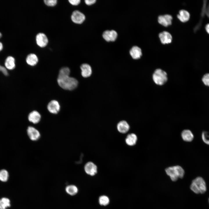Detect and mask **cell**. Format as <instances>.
Listing matches in <instances>:
<instances>
[{"instance_id":"6da1fadb","label":"cell","mask_w":209,"mask_h":209,"mask_svg":"<svg viewBox=\"0 0 209 209\" xmlns=\"http://www.w3.org/2000/svg\"><path fill=\"white\" fill-rule=\"evenodd\" d=\"M70 70L67 67L61 68L59 72L57 82L62 88L69 90L75 89L78 84V82L75 78L69 76Z\"/></svg>"},{"instance_id":"7a4b0ae2","label":"cell","mask_w":209,"mask_h":209,"mask_svg":"<svg viewBox=\"0 0 209 209\" xmlns=\"http://www.w3.org/2000/svg\"><path fill=\"white\" fill-rule=\"evenodd\" d=\"M190 188L192 191L197 194H203L206 190L205 182L201 177H197L192 181Z\"/></svg>"},{"instance_id":"3957f363","label":"cell","mask_w":209,"mask_h":209,"mask_svg":"<svg viewBox=\"0 0 209 209\" xmlns=\"http://www.w3.org/2000/svg\"><path fill=\"white\" fill-rule=\"evenodd\" d=\"M167 174L169 176L171 180L174 181H177L179 178H182L184 174L183 169L179 165L170 167L165 169Z\"/></svg>"},{"instance_id":"277c9868","label":"cell","mask_w":209,"mask_h":209,"mask_svg":"<svg viewBox=\"0 0 209 209\" xmlns=\"http://www.w3.org/2000/svg\"><path fill=\"white\" fill-rule=\"evenodd\" d=\"M152 78L156 84L158 85H162L167 81V74L165 71L158 69L154 71L153 74Z\"/></svg>"},{"instance_id":"5b68a950","label":"cell","mask_w":209,"mask_h":209,"mask_svg":"<svg viewBox=\"0 0 209 209\" xmlns=\"http://www.w3.org/2000/svg\"><path fill=\"white\" fill-rule=\"evenodd\" d=\"M84 15L80 11L76 10L72 13L71 19L72 21L74 23L77 24H81L85 19Z\"/></svg>"},{"instance_id":"8992f818","label":"cell","mask_w":209,"mask_h":209,"mask_svg":"<svg viewBox=\"0 0 209 209\" xmlns=\"http://www.w3.org/2000/svg\"><path fill=\"white\" fill-rule=\"evenodd\" d=\"M36 41L38 46L41 48L45 47L48 43V39L47 36L43 33H39L37 35Z\"/></svg>"},{"instance_id":"52a82bcc","label":"cell","mask_w":209,"mask_h":209,"mask_svg":"<svg viewBox=\"0 0 209 209\" xmlns=\"http://www.w3.org/2000/svg\"><path fill=\"white\" fill-rule=\"evenodd\" d=\"M27 132L29 138L33 141L37 140L39 139L40 136L39 131L33 127H28L27 128Z\"/></svg>"},{"instance_id":"ba28073f","label":"cell","mask_w":209,"mask_h":209,"mask_svg":"<svg viewBox=\"0 0 209 209\" xmlns=\"http://www.w3.org/2000/svg\"><path fill=\"white\" fill-rule=\"evenodd\" d=\"M84 169L87 174L91 176L95 175L97 172V166L91 162H88L85 165Z\"/></svg>"},{"instance_id":"9c48e42d","label":"cell","mask_w":209,"mask_h":209,"mask_svg":"<svg viewBox=\"0 0 209 209\" xmlns=\"http://www.w3.org/2000/svg\"><path fill=\"white\" fill-rule=\"evenodd\" d=\"M172 16L169 14L159 15L158 17V23L163 26L167 27L172 24Z\"/></svg>"},{"instance_id":"30bf717a","label":"cell","mask_w":209,"mask_h":209,"mask_svg":"<svg viewBox=\"0 0 209 209\" xmlns=\"http://www.w3.org/2000/svg\"><path fill=\"white\" fill-rule=\"evenodd\" d=\"M47 109L51 113L57 114L60 110V106L57 101L53 100L51 101L48 104Z\"/></svg>"},{"instance_id":"8fae6325","label":"cell","mask_w":209,"mask_h":209,"mask_svg":"<svg viewBox=\"0 0 209 209\" xmlns=\"http://www.w3.org/2000/svg\"><path fill=\"white\" fill-rule=\"evenodd\" d=\"M159 37L162 43L165 44L170 43L172 37L171 34L167 31H163L159 34Z\"/></svg>"},{"instance_id":"7c38bea8","label":"cell","mask_w":209,"mask_h":209,"mask_svg":"<svg viewBox=\"0 0 209 209\" xmlns=\"http://www.w3.org/2000/svg\"><path fill=\"white\" fill-rule=\"evenodd\" d=\"M81 70V75L82 77L86 78L90 77L92 73L91 66L87 64H82L80 67Z\"/></svg>"},{"instance_id":"4fadbf2b","label":"cell","mask_w":209,"mask_h":209,"mask_svg":"<svg viewBox=\"0 0 209 209\" xmlns=\"http://www.w3.org/2000/svg\"><path fill=\"white\" fill-rule=\"evenodd\" d=\"M28 118L30 122L35 124L39 122L41 118V116L38 111H34L29 114Z\"/></svg>"},{"instance_id":"5bb4252c","label":"cell","mask_w":209,"mask_h":209,"mask_svg":"<svg viewBox=\"0 0 209 209\" xmlns=\"http://www.w3.org/2000/svg\"><path fill=\"white\" fill-rule=\"evenodd\" d=\"M130 54L132 58L134 59L140 58L142 55L141 48L137 46H134L131 49Z\"/></svg>"},{"instance_id":"9a60e30c","label":"cell","mask_w":209,"mask_h":209,"mask_svg":"<svg viewBox=\"0 0 209 209\" xmlns=\"http://www.w3.org/2000/svg\"><path fill=\"white\" fill-rule=\"evenodd\" d=\"M129 126L128 123L125 120L119 122L117 125V129L118 131L124 134L127 133L129 130Z\"/></svg>"},{"instance_id":"2e32d148","label":"cell","mask_w":209,"mask_h":209,"mask_svg":"<svg viewBox=\"0 0 209 209\" xmlns=\"http://www.w3.org/2000/svg\"><path fill=\"white\" fill-rule=\"evenodd\" d=\"M178 19L181 22H186L189 20L190 18L189 13L185 10H181L179 12V14L177 15Z\"/></svg>"},{"instance_id":"e0dca14e","label":"cell","mask_w":209,"mask_h":209,"mask_svg":"<svg viewBox=\"0 0 209 209\" xmlns=\"http://www.w3.org/2000/svg\"><path fill=\"white\" fill-rule=\"evenodd\" d=\"M37 56L35 54L30 53L26 57V61L28 64L31 66L36 65L38 62Z\"/></svg>"},{"instance_id":"ac0fdd59","label":"cell","mask_w":209,"mask_h":209,"mask_svg":"<svg viewBox=\"0 0 209 209\" xmlns=\"http://www.w3.org/2000/svg\"><path fill=\"white\" fill-rule=\"evenodd\" d=\"M181 135L183 140L186 142L192 141L194 138V136L192 132L188 129L183 130L181 133Z\"/></svg>"},{"instance_id":"d6986e66","label":"cell","mask_w":209,"mask_h":209,"mask_svg":"<svg viewBox=\"0 0 209 209\" xmlns=\"http://www.w3.org/2000/svg\"><path fill=\"white\" fill-rule=\"evenodd\" d=\"M15 59L12 56L8 57L6 60L5 65L6 68L9 70H12L15 67Z\"/></svg>"},{"instance_id":"ffe728a7","label":"cell","mask_w":209,"mask_h":209,"mask_svg":"<svg viewBox=\"0 0 209 209\" xmlns=\"http://www.w3.org/2000/svg\"><path fill=\"white\" fill-rule=\"evenodd\" d=\"M137 137L136 134L133 133L129 134L125 139L126 144L130 146L135 145L137 142Z\"/></svg>"},{"instance_id":"44dd1931","label":"cell","mask_w":209,"mask_h":209,"mask_svg":"<svg viewBox=\"0 0 209 209\" xmlns=\"http://www.w3.org/2000/svg\"><path fill=\"white\" fill-rule=\"evenodd\" d=\"M65 191L68 194L73 196L76 195L78 193V190L76 185H69L66 186Z\"/></svg>"},{"instance_id":"7402d4cb","label":"cell","mask_w":209,"mask_h":209,"mask_svg":"<svg viewBox=\"0 0 209 209\" xmlns=\"http://www.w3.org/2000/svg\"><path fill=\"white\" fill-rule=\"evenodd\" d=\"M10 206V200L5 197L0 199V209H6Z\"/></svg>"},{"instance_id":"603a6c76","label":"cell","mask_w":209,"mask_h":209,"mask_svg":"<svg viewBox=\"0 0 209 209\" xmlns=\"http://www.w3.org/2000/svg\"><path fill=\"white\" fill-rule=\"evenodd\" d=\"M98 201L101 205L106 206L109 203V199L107 196L103 195L99 197Z\"/></svg>"},{"instance_id":"cb8c5ba5","label":"cell","mask_w":209,"mask_h":209,"mask_svg":"<svg viewBox=\"0 0 209 209\" xmlns=\"http://www.w3.org/2000/svg\"><path fill=\"white\" fill-rule=\"evenodd\" d=\"M9 177L8 171L4 169L0 171V180L2 182L7 181Z\"/></svg>"},{"instance_id":"d4e9b609","label":"cell","mask_w":209,"mask_h":209,"mask_svg":"<svg viewBox=\"0 0 209 209\" xmlns=\"http://www.w3.org/2000/svg\"><path fill=\"white\" fill-rule=\"evenodd\" d=\"M202 138L205 143L209 145V133L207 131L203 132L202 134Z\"/></svg>"},{"instance_id":"484cf974","label":"cell","mask_w":209,"mask_h":209,"mask_svg":"<svg viewBox=\"0 0 209 209\" xmlns=\"http://www.w3.org/2000/svg\"><path fill=\"white\" fill-rule=\"evenodd\" d=\"M102 36L104 39L107 41H111V35L110 30H106L103 33Z\"/></svg>"},{"instance_id":"4316f807","label":"cell","mask_w":209,"mask_h":209,"mask_svg":"<svg viewBox=\"0 0 209 209\" xmlns=\"http://www.w3.org/2000/svg\"><path fill=\"white\" fill-rule=\"evenodd\" d=\"M44 2L46 5L48 6H53L56 5L57 0H44Z\"/></svg>"},{"instance_id":"83f0119b","label":"cell","mask_w":209,"mask_h":209,"mask_svg":"<svg viewBox=\"0 0 209 209\" xmlns=\"http://www.w3.org/2000/svg\"><path fill=\"white\" fill-rule=\"evenodd\" d=\"M202 81L205 85L209 86V73H206L203 76Z\"/></svg>"},{"instance_id":"f1b7e54d","label":"cell","mask_w":209,"mask_h":209,"mask_svg":"<svg viewBox=\"0 0 209 209\" xmlns=\"http://www.w3.org/2000/svg\"><path fill=\"white\" fill-rule=\"evenodd\" d=\"M111 35V41H115L117 37V33L114 30H110Z\"/></svg>"},{"instance_id":"f546056e","label":"cell","mask_w":209,"mask_h":209,"mask_svg":"<svg viewBox=\"0 0 209 209\" xmlns=\"http://www.w3.org/2000/svg\"><path fill=\"white\" fill-rule=\"evenodd\" d=\"M69 1L71 4L76 6L78 5L80 2V0H69Z\"/></svg>"},{"instance_id":"4dcf8cb0","label":"cell","mask_w":209,"mask_h":209,"mask_svg":"<svg viewBox=\"0 0 209 209\" xmlns=\"http://www.w3.org/2000/svg\"><path fill=\"white\" fill-rule=\"evenodd\" d=\"M0 71H1L3 73L6 75H8V73L6 70V69L3 66L0 65Z\"/></svg>"},{"instance_id":"1f68e13d","label":"cell","mask_w":209,"mask_h":209,"mask_svg":"<svg viewBox=\"0 0 209 209\" xmlns=\"http://www.w3.org/2000/svg\"><path fill=\"white\" fill-rule=\"evenodd\" d=\"M96 2V0H85V2L86 4L88 5H92Z\"/></svg>"},{"instance_id":"d6a6232c","label":"cell","mask_w":209,"mask_h":209,"mask_svg":"<svg viewBox=\"0 0 209 209\" xmlns=\"http://www.w3.org/2000/svg\"><path fill=\"white\" fill-rule=\"evenodd\" d=\"M205 28L207 32L209 34V23L206 25Z\"/></svg>"},{"instance_id":"836d02e7","label":"cell","mask_w":209,"mask_h":209,"mask_svg":"<svg viewBox=\"0 0 209 209\" xmlns=\"http://www.w3.org/2000/svg\"><path fill=\"white\" fill-rule=\"evenodd\" d=\"M205 10V12H206L207 15L209 17V5L208 6L206 9Z\"/></svg>"},{"instance_id":"e575fe53","label":"cell","mask_w":209,"mask_h":209,"mask_svg":"<svg viewBox=\"0 0 209 209\" xmlns=\"http://www.w3.org/2000/svg\"><path fill=\"white\" fill-rule=\"evenodd\" d=\"M3 48V44L1 42H0V51L2 50Z\"/></svg>"},{"instance_id":"d590c367","label":"cell","mask_w":209,"mask_h":209,"mask_svg":"<svg viewBox=\"0 0 209 209\" xmlns=\"http://www.w3.org/2000/svg\"><path fill=\"white\" fill-rule=\"evenodd\" d=\"M2 35L1 33L0 32V38L1 37Z\"/></svg>"},{"instance_id":"8d00e7d4","label":"cell","mask_w":209,"mask_h":209,"mask_svg":"<svg viewBox=\"0 0 209 209\" xmlns=\"http://www.w3.org/2000/svg\"></svg>"}]
</instances>
